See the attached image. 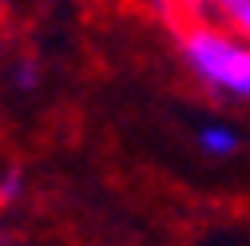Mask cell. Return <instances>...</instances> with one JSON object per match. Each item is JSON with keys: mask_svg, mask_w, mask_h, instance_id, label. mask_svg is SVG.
Segmentation results:
<instances>
[{"mask_svg": "<svg viewBox=\"0 0 250 246\" xmlns=\"http://www.w3.org/2000/svg\"><path fill=\"white\" fill-rule=\"evenodd\" d=\"M179 48L191 76L207 91L250 103V40L210 20H191L179 32Z\"/></svg>", "mask_w": 250, "mask_h": 246, "instance_id": "1", "label": "cell"}, {"mask_svg": "<svg viewBox=\"0 0 250 246\" xmlns=\"http://www.w3.org/2000/svg\"><path fill=\"white\" fill-rule=\"evenodd\" d=\"M199 147L207 155H234L238 151V131L230 123H207V127H199Z\"/></svg>", "mask_w": 250, "mask_h": 246, "instance_id": "3", "label": "cell"}, {"mask_svg": "<svg viewBox=\"0 0 250 246\" xmlns=\"http://www.w3.org/2000/svg\"><path fill=\"white\" fill-rule=\"evenodd\" d=\"M183 16L191 20H223L230 32H238L242 40H250V0H179Z\"/></svg>", "mask_w": 250, "mask_h": 246, "instance_id": "2", "label": "cell"}]
</instances>
